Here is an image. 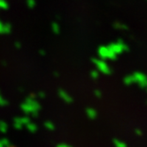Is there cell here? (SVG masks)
Wrapping results in <instances>:
<instances>
[{
    "label": "cell",
    "mask_w": 147,
    "mask_h": 147,
    "mask_svg": "<svg viewBox=\"0 0 147 147\" xmlns=\"http://www.w3.org/2000/svg\"><path fill=\"white\" fill-rule=\"evenodd\" d=\"M22 109L27 113H32V114L36 115V112L39 109V106H38L36 103H35V102L29 101V102H27V104H24L23 105V106H22Z\"/></svg>",
    "instance_id": "obj_1"
},
{
    "label": "cell",
    "mask_w": 147,
    "mask_h": 147,
    "mask_svg": "<svg viewBox=\"0 0 147 147\" xmlns=\"http://www.w3.org/2000/svg\"><path fill=\"white\" fill-rule=\"evenodd\" d=\"M24 125L23 123V121H22V118H15L14 121H13V127L16 129H22V127Z\"/></svg>",
    "instance_id": "obj_2"
},
{
    "label": "cell",
    "mask_w": 147,
    "mask_h": 147,
    "mask_svg": "<svg viewBox=\"0 0 147 147\" xmlns=\"http://www.w3.org/2000/svg\"><path fill=\"white\" fill-rule=\"evenodd\" d=\"M26 128H27V129H28L29 132H31V133H36V130H37V126H36L35 123H33V122H28V123L26 125Z\"/></svg>",
    "instance_id": "obj_3"
},
{
    "label": "cell",
    "mask_w": 147,
    "mask_h": 147,
    "mask_svg": "<svg viewBox=\"0 0 147 147\" xmlns=\"http://www.w3.org/2000/svg\"><path fill=\"white\" fill-rule=\"evenodd\" d=\"M8 130V125L6 122L3 121H0V132L5 134L6 133Z\"/></svg>",
    "instance_id": "obj_4"
},
{
    "label": "cell",
    "mask_w": 147,
    "mask_h": 147,
    "mask_svg": "<svg viewBox=\"0 0 147 147\" xmlns=\"http://www.w3.org/2000/svg\"><path fill=\"white\" fill-rule=\"evenodd\" d=\"M86 113H87V114H88V116H89L90 119H95L97 117V112L94 109H91V108L87 109Z\"/></svg>",
    "instance_id": "obj_5"
},
{
    "label": "cell",
    "mask_w": 147,
    "mask_h": 147,
    "mask_svg": "<svg viewBox=\"0 0 147 147\" xmlns=\"http://www.w3.org/2000/svg\"><path fill=\"white\" fill-rule=\"evenodd\" d=\"M45 127L46 129H48L49 131H53L55 129V126L51 121H45Z\"/></svg>",
    "instance_id": "obj_6"
},
{
    "label": "cell",
    "mask_w": 147,
    "mask_h": 147,
    "mask_svg": "<svg viewBox=\"0 0 147 147\" xmlns=\"http://www.w3.org/2000/svg\"><path fill=\"white\" fill-rule=\"evenodd\" d=\"M0 140H1V142H2V144H4L5 147H11L12 146L11 143H10V141L7 138H1Z\"/></svg>",
    "instance_id": "obj_7"
},
{
    "label": "cell",
    "mask_w": 147,
    "mask_h": 147,
    "mask_svg": "<svg viewBox=\"0 0 147 147\" xmlns=\"http://www.w3.org/2000/svg\"><path fill=\"white\" fill-rule=\"evenodd\" d=\"M113 144L115 145V147H125V144L121 142H120L119 140L117 139H114L113 140Z\"/></svg>",
    "instance_id": "obj_8"
},
{
    "label": "cell",
    "mask_w": 147,
    "mask_h": 147,
    "mask_svg": "<svg viewBox=\"0 0 147 147\" xmlns=\"http://www.w3.org/2000/svg\"><path fill=\"white\" fill-rule=\"evenodd\" d=\"M56 147H73V146L67 143H60V144H58L56 145Z\"/></svg>",
    "instance_id": "obj_9"
},
{
    "label": "cell",
    "mask_w": 147,
    "mask_h": 147,
    "mask_svg": "<svg viewBox=\"0 0 147 147\" xmlns=\"http://www.w3.org/2000/svg\"><path fill=\"white\" fill-rule=\"evenodd\" d=\"M0 147H5V146H4V144H2V142H1V140H0Z\"/></svg>",
    "instance_id": "obj_10"
}]
</instances>
